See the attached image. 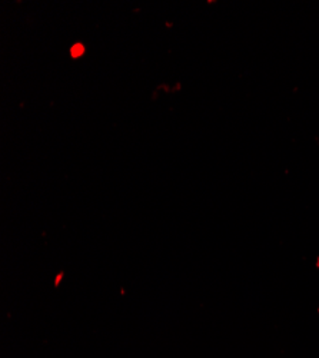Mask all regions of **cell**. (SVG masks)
<instances>
[{
	"instance_id": "1",
	"label": "cell",
	"mask_w": 319,
	"mask_h": 358,
	"mask_svg": "<svg viewBox=\"0 0 319 358\" xmlns=\"http://www.w3.org/2000/svg\"><path fill=\"white\" fill-rule=\"evenodd\" d=\"M83 53H84V48H83L82 43H76V45H73V48L71 49L72 57H79V56H82Z\"/></svg>"
}]
</instances>
